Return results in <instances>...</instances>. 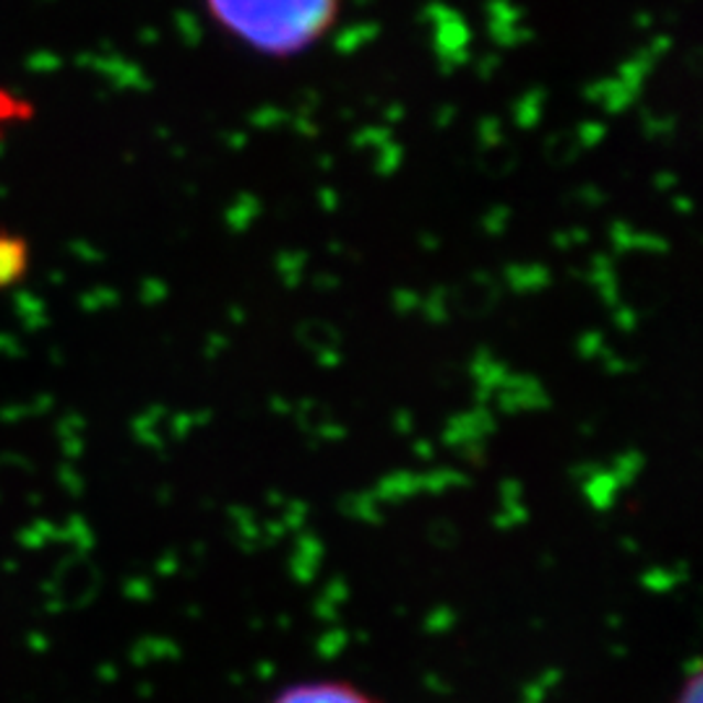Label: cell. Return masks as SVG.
I'll use <instances>...</instances> for the list:
<instances>
[{"label":"cell","instance_id":"6da1fadb","mask_svg":"<svg viewBox=\"0 0 703 703\" xmlns=\"http://www.w3.org/2000/svg\"><path fill=\"white\" fill-rule=\"evenodd\" d=\"M215 24L240 47L293 61L329 37L342 0H204Z\"/></svg>","mask_w":703,"mask_h":703},{"label":"cell","instance_id":"7a4b0ae2","mask_svg":"<svg viewBox=\"0 0 703 703\" xmlns=\"http://www.w3.org/2000/svg\"><path fill=\"white\" fill-rule=\"evenodd\" d=\"M272 703H378L360 688L342 680H312L282 691Z\"/></svg>","mask_w":703,"mask_h":703},{"label":"cell","instance_id":"3957f363","mask_svg":"<svg viewBox=\"0 0 703 703\" xmlns=\"http://www.w3.org/2000/svg\"><path fill=\"white\" fill-rule=\"evenodd\" d=\"M30 268V245L19 234H0V287H11Z\"/></svg>","mask_w":703,"mask_h":703}]
</instances>
